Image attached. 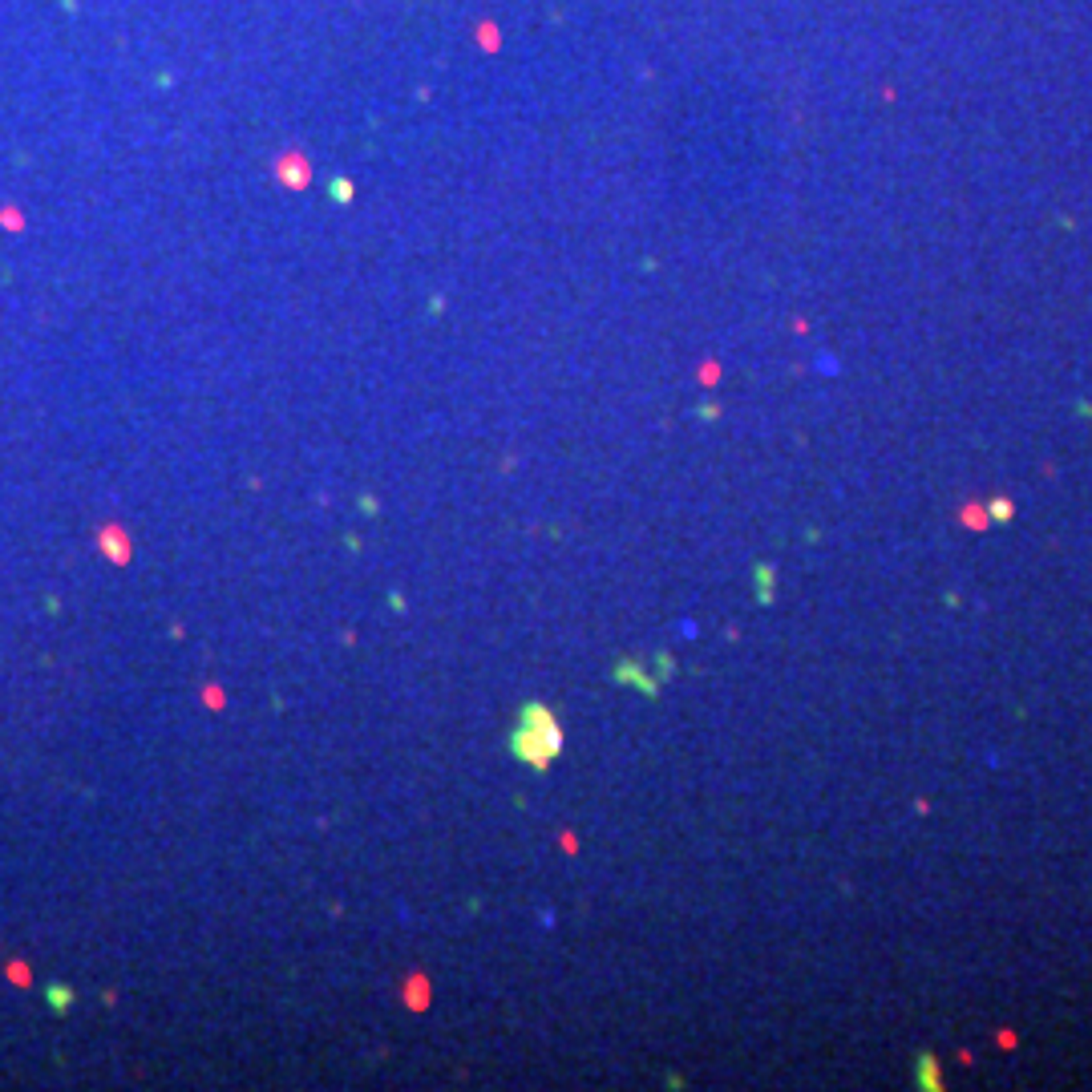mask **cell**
Wrapping results in <instances>:
<instances>
[{"label":"cell","mask_w":1092,"mask_h":1092,"mask_svg":"<svg viewBox=\"0 0 1092 1092\" xmlns=\"http://www.w3.org/2000/svg\"><path fill=\"white\" fill-rule=\"evenodd\" d=\"M987 518H992V522H999V526H1003V522H1011V518H1016V502L1003 498V494H996V498L987 502Z\"/></svg>","instance_id":"5b68a950"},{"label":"cell","mask_w":1092,"mask_h":1092,"mask_svg":"<svg viewBox=\"0 0 1092 1092\" xmlns=\"http://www.w3.org/2000/svg\"><path fill=\"white\" fill-rule=\"evenodd\" d=\"M655 668H659V676H672V672H676V659H672L668 652H659L655 655Z\"/></svg>","instance_id":"8992f818"},{"label":"cell","mask_w":1092,"mask_h":1092,"mask_svg":"<svg viewBox=\"0 0 1092 1092\" xmlns=\"http://www.w3.org/2000/svg\"><path fill=\"white\" fill-rule=\"evenodd\" d=\"M918 1089H931V1092H938L943 1089V1080H938V1064H935V1056L931 1052H918Z\"/></svg>","instance_id":"3957f363"},{"label":"cell","mask_w":1092,"mask_h":1092,"mask_svg":"<svg viewBox=\"0 0 1092 1092\" xmlns=\"http://www.w3.org/2000/svg\"><path fill=\"white\" fill-rule=\"evenodd\" d=\"M615 680H619V684H635L644 696H655V692H659V684H655L635 659H619V664H615Z\"/></svg>","instance_id":"7a4b0ae2"},{"label":"cell","mask_w":1092,"mask_h":1092,"mask_svg":"<svg viewBox=\"0 0 1092 1092\" xmlns=\"http://www.w3.org/2000/svg\"><path fill=\"white\" fill-rule=\"evenodd\" d=\"M773 587H777V570L769 562H757V599L773 603Z\"/></svg>","instance_id":"277c9868"},{"label":"cell","mask_w":1092,"mask_h":1092,"mask_svg":"<svg viewBox=\"0 0 1092 1092\" xmlns=\"http://www.w3.org/2000/svg\"><path fill=\"white\" fill-rule=\"evenodd\" d=\"M510 752L522 765H531V769H546L562 752V728L546 704H526L518 712V728L510 737Z\"/></svg>","instance_id":"6da1fadb"}]
</instances>
